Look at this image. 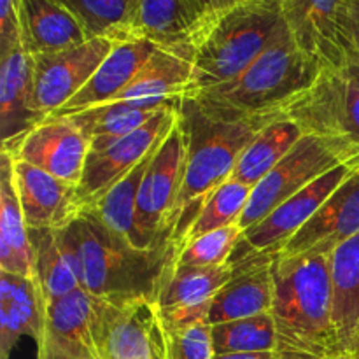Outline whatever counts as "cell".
<instances>
[{
  "mask_svg": "<svg viewBox=\"0 0 359 359\" xmlns=\"http://www.w3.org/2000/svg\"><path fill=\"white\" fill-rule=\"evenodd\" d=\"M13 160L25 161L79 186L90 142L67 116H48L16 139L2 144Z\"/></svg>",
  "mask_w": 359,
  "mask_h": 359,
  "instance_id": "obj_13",
  "label": "cell"
},
{
  "mask_svg": "<svg viewBox=\"0 0 359 359\" xmlns=\"http://www.w3.org/2000/svg\"><path fill=\"white\" fill-rule=\"evenodd\" d=\"M34 249V279L46 305L81 287L74 252L58 230H28Z\"/></svg>",
  "mask_w": 359,
  "mask_h": 359,
  "instance_id": "obj_27",
  "label": "cell"
},
{
  "mask_svg": "<svg viewBox=\"0 0 359 359\" xmlns=\"http://www.w3.org/2000/svg\"><path fill=\"white\" fill-rule=\"evenodd\" d=\"M277 118L316 137L351 170H359V81L346 67H321L314 83Z\"/></svg>",
  "mask_w": 359,
  "mask_h": 359,
  "instance_id": "obj_6",
  "label": "cell"
},
{
  "mask_svg": "<svg viewBox=\"0 0 359 359\" xmlns=\"http://www.w3.org/2000/svg\"><path fill=\"white\" fill-rule=\"evenodd\" d=\"M346 354L351 359H359V323H358L356 330H354L353 337H351L349 344H347Z\"/></svg>",
  "mask_w": 359,
  "mask_h": 359,
  "instance_id": "obj_41",
  "label": "cell"
},
{
  "mask_svg": "<svg viewBox=\"0 0 359 359\" xmlns=\"http://www.w3.org/2000/svg\"><path fill=\"white\" fill-rule=\"evenodd\" d=\"M330 279L333 294V323L342 349L359 323V233L330 252Z\"/></svg>",
  "mask_w": 359,
  "mask_h": 359,
  "instance_id": "obj_30",
  "label": "cell"
},
{
  "mask_svg": "<svg viewBox=\"0 0 359 359\" xmlns=\"http://www.w3.org/2000/svg\"><path fill=\"white\" fill-rule=\"evenodd\" d=\"M186 151L188 139L179 107L174 125L158 147L142 179L135 207L137 248L146 249L172 244L168 226L172 209L181 189Z\"/></svg>",
  "mask_w": 359,
  "mask_h": 359,
  "instance_id": "obj_7",
  "label": "cell"
},
{
  "mask_svg": "<svg viewBox=\"0 0 359 359\" xmlns=\"http://www.w3.org/2000/svg\"><path fill=\"white\" fill-rule=\"evenodd\" d=\"M179 107L181 102L158 112L146 125L119 139L107 149L88 154L83 177L77 186L81 212L98 202L165 139L177 118Z\"/></svg>",
  "mask_w": 359,
  "mask_h": 359,
  "instance_id": "obj_12",
  "label": "cell"
},
{
  "mask_svg": "<svg viewBox=\"0 0 359 359\" xmlns=\"http://www.w3.org/2000/svg\"><path fill=\"white\" fill-rule=\"evenodd\" d=\"M156 48L158 46L154 42L146 41V39H130V41L116 42L112 51L102 62L97 72L91 76L86 86L69 104L63 105L55 116H69L74 112L84 111V109L95 107V105L114 102L135 79L139 70L156 51Z\"/></svg>",
  "mask_w": 359,
  "mask_h": 359,
  "instance_id": "obj_22",
  "label": "cell"
},
{
  "mask_svg": "<svg viewBox=\"0 0 359 359\" xmlns=\"http://www.w3.org/2000/svg\"><path fill=\"white\" fill-rule=\"evenodd\" d=\"M214 359H277L276 353H248V354H216Z\"/></svg>",
  "mask_w": 359,
  "mask_h": 359,
  "instance_id": "obj_39",
  "label": "cell"
},
{
  "mask_svg": "<svg viewBox=\"0 0 359 359\" xmlns=\"http://www.w3.org/2000/svg\"><path fill=\"white\" fill-rule=\"evenodd\" d=\"M34 60L21 46L0 56V126L2 144L16 139L44 118L30 111Z\"/></svg>",
  "mask_w": 359,
  "mask_h": 359,
  "instance_id": "obj_26",
  "label": "cell"
},
{
  "mask_svg": "<svg viewBox=\"0 0 359 359\" xmlns=\"http://www.w3.org/2000/svg\"><path fill=\"white\" fill-rule=\"evenodd\" d=\"M76 13L90 37L133 39L135 0H63Z\"/></svg>",
  "mask_w": 359,
  "mask_h": 359,
  "instance_id": "obj_34",
  "label": "cell"
},
{
  "mask_svg": "<svg viewBox=\"0 0 359 359\" xmlns=\"http://www.w3.org/2000/svg\"><path fill=\"white\" fill-rule=\"evenodd\" d=\"M337 167H340V161L325 144L319 142L316 137L304 135L297 146L252 188L244 214L238 219V226L242 231L255 226L280 203Z\"/></svg>",
  "mask_w": 359,
  "mask_h": 359,
  "instance_id": "obj_10",
  "label": "cell"
},
{
  "mask_svg": "<svg viewBox=\"0 0 359 359\" xmlns=\"http://www.w3.org/2000/svg\"><path fill=\"white\" fill-rule=\"evenodd\" d=\"M44 318L46 300L35 279L0 272V359H11L21 337L39 347Z\"/></svg>",
  "mask_w": 359,
  "mask_h": 359,
  "instance_id": "obj_23",
  "label": "cell"
},
{
  "mask_svg": "<svg viewBox=\"0 0 359 359\" xmlns=\"http://www.w3.org/2000/svg\"><path fill=\"white\" fill-rule=\"evenodd\" d=\"M13 175L28 230H60L81 214L72 182L18 160H13Z\"/></svg>",
  "mask_w": 359,
  "mask_h": 359,
  "instance_id": "obj_16",
  "label": "cell"
},
{
  "mask_svg": "<svg viewBox=\"0 0 359 359\" xmlns=\"http://www.w3.org/2000/svg\"><path fill=\"white\" fill-rule=\"evenodd\" d=\"M242 2H248V0H212L209 6V9L205 11V14H212V13H219V11L228 9V7L238 6Z\"/></svg>",
  "mask_w": 359,
  "mask_h": 359,
  "instance_id": "obj_40",
  "label": "cell"
},
{
  "mask_svg": "<svg viewBox=\"0 0 359 359\" xmlns=\"http://www.w3.org/2000/svg\"><path fill=\"white\" fill-rule=\"evenodd\" d=\"M191 86L193 55L189 42L158 46L114 102H182Z\"/></svg>",
  "mask_w": 359,
  "mask_h": 359,
  "instance_id": "obj_21",
  "label": "cell"
},
{
  "mask_svg": "<svg viewBox=\"0 0 359 359\" xmlns=\"http://www.w3.org/2000/svg\"><path fill=\"white\" fill-rule=\"evenodd\" d=\"M351 0H280V11L298 48L321 67L349 62Z\"/></svg>",
  "mask_w": 359,
  "mask_h": 359,
  "instance_id": "obj_11",
  "label": "cell"
},
{
  "mask_svg": "<svg viewBox=\"0 0 359 359\" xmlns=\"http://www.w3.org/2000/svg\"><path fill=\"white\" fill-rule=\"evenodd\" d=\"M91 326L100 359H163V330L149 298L91 297Z\"/></svg>",
  "mask_w": 359,
  "mask_h": 359,
  "instance_id": "obj_8",
  "label": "cell"
},
{
  "mask_svg": "<svg viewBox=\"0 0 359 359\" xmlns=\"http://www.w3.org/2000/svg\"><path fill=\"white\" fill-rule=\"evenodd\" d=\"M304 137L300 126L286 118H276L256 132L238 156L231 177L255 188Z\"/></svg>",
  "mask_w": 359,
  "mask_h": 359,
  "instance_id": "obj_29",
  "label": "cell"
},
{
  "mask_svg": "<svg viewBox=\"0 0 359 359\" xmlns=\"http://www.w3.org/2000/svg\"><path fill=\"white\" fill-rule=\"evenodd\" d=\"M37 359H100L91 326V297L83 287L46 305Z\"/></svg>",
  "mask_w": 359,
  "mask_h": 359,
  "instance_id": "obj_18",
  "label": "cell"
},
{
  "mask_svg": "<svg viewBox=\"0 0 359 359\" xmlns=\"http://www.w3.org/2000/svg\"><path fill=\"white\" fill-rule=\"evenodd\" d=\"M286 30L280 0H248L203 14L189 35L193 86L188 97L241 76Z\"/></svg>",
  "mask_w": 359,
  "mask_h": 359,
  "instance_id": "obj_4",
  "label": "cell"
},
{
  "mask_svg": "<svg viewBox=\"0 0 359 359\" xmlns=\"http://www.w3.org/2000/svg\"><path fill=\"white\" fill-rule=\"evenodd\" d=\"M273 323L277 359L347 356L333 323L330 252L273 255Z\"/></svg>",
  "mask_w": 359,
  "mask_h": 359,
  "instance_id": "obj_1",
  "label": "cell"
},
{
  "mask_svg": "<svg viewBox=\"0 0 359 359\" xmlns=\"http://www.w3.org/2000/svg\"><path fill=\"white\" fill-rule=\"evenodd\" d=\"M346 69L349 70L351 74H353L354 77H356V79L359 81V62H349L346 65Z\"/></svg>",
  "mask_w": 359,
  "mask_h": 359,
  "instance_id": "obj_42",
  "label": "cell"
},
{
  "mask_svg": "<svg viewBox=\"0 0 359 359\" xmlns=\"http://www.w3.org/2000/svg\"><path fill=\"white\" fill-rule=\"evenodd\" d=\"M351 172L354 170L346 165L326 172L311 186L280 203L259 223L248 228L238 241L231 262L251 255H277L311 221L326 198L349 177Z\"/></svg>",
  "mask_w": 359,
  "mask_h": 359,
  "instance_id": "obj_14",
  "label": "cell"
},
{
  "mask_svg": "<svg viewBox=\"0 0 359 359\" xmlns=\"http://www.w3.org/2000/svg\"><path fill=\"white\" fill-rule=\"evenodd\" d=\"M358 233L359 170H354L277 255L297 256L312 251L332 252L337 245Z\"/></svg>",
  "mask_w": 359,
  "mask_h": 359,
  "instance_id": "obj_17",
  "label": "cell"
},
{
  "mask_svg": "<svg viewBox=\"0 0 359 359\" xmlns=\"http://www.w3.org/2000/svg\"><path fill=\"white\" fill-rule=\"evenodd\" d=\"M337 359H351L349 356H340V358H337Z\"/></svg>",
  "mask_w": 359,
  "mask_h": 359,
  "instance_id": "obj_44",
  "label": "cell"
},
{
  "mask_svg": "<svg viewBox=\"0 0 359 359\" xmlns=\"http://www.w3.org/2000/svg\"><path fill=\"white\" fill-rule=\"evenodd\" d=\"M233 265L189 266L172 259L156 293L158 318L163 332L207 321L209 309L221 287L230 280Z\"/></svg>",
  "mask_w": 359,
  "mask_h": 359,
  "instance_id": "obj_15",
  "label": "cell"
},
{
  "mask_svg": "<svg viewBox=\"0 0 359 359\" xmlns=\"http://www.w3.org/2000/svg\"><path fill=\"white\" fill-rule=\"evenodd\" d=\"M319 70L321 63L302 51L286 30L241 76L196 91L184 100H191L202 114L216 121L276 119L314 83Z\"/></svg>",
  "mask_w": 359,
  "mask_h": 359,
  "instance_id": "obj_2",
  "label": "cell"
},
{
  "mask_svg": "<svg viewBox=\"0 0 359 359\" xmlns=\"http://www.w3.org/2000/svg\"><path fill=\"white\" fill-rule=\"evenodd\" d=\"M251 191V186L242 184L233 179L223 182L219 188H216L207 196L205 202L198 207L193 219L188 223V226L172 242L174 248L177 249L184 242L209 233V231L219 230V228L230 226V224H238Z\"/></svg>",
  "mask_w": 359,
  "mask_h": 359,
  "instance_id": "obj_32",
  "label": "cell"
},
{
  "mask_svg": "<svg viewBox=\"0 0 359 359\" xmlns=\"http://www.w3.org/2000/svg\"><path fill=\"white\" fill-rule=\"evenodd\" d=\"M214 356L216 353L207 321L163 332V359H214Z\"/></svg>",
  "mask_w": 359,
  "mask_h": 359,
  "instance_id": "obj_36",
  "label": "cell"
},
{
  "mask_svg": "<svg viewBox=\"0 0 359 359\" xmlns=\"http://www.w3.org/2000/svg\"><path fill=\"white\" fill-rule=\"evenodd\" d=\"M200 18L195 0H135L133 39L156 46L186 44Z\"/></svg>",
  "mask_w": 359,
  "mask_h": 359,
  "instance_id": "obj_28",
  "label": "cell"
},
{
  "mask_svg": "<svg viewBox=\"0 0 359 359\" xmlns=\"http://www.w3.org/2000/svg\"><path fill=\"white\" fill-rule=\"evenodd\" d=\"M210 337L216 354L276 353L277 346L276 323L270 312L212 325Z\"/></svg>",
  "mask_w": 359,
  "mask_h": 359,
  "instance_id": "obj_33",
  "label": "cell"
},
{
  "mask_svg": "<svg viewBox=\"0 0 359 359\" xmlns=\"http://www.w3.org/2000/svg\"><path fill=\"white\" fill-rule=\"evenodd\" d=\"M188 151L181 189L170 216V242L188 226L207 196L231 177L238 156L259 128L272 119L224 123L207 118L191 100L181 102Z\"/></svg>",
  "mask_w": 359,
  "mask_h": 359,
  "instance_id": "obj_5",
  "label": "cell"
},
{
  "mask_svg": "<svg viewBox=\"0 0 359 359\" xmlns=\"http://www.w3.org/2000/svg\"><path fill=\"white\" fill-rule=\"evenodd\" d=\"M242 233L244 231L238 224H230V226L200 235L175 249L174 262L189 266L228 265L233 258Z\"/></svg>",
  "mask_w": 359,
  "mask_h": 359,
  "instance_id": "obj_35",
  "label": "cell"
},
{
  "mask_svg": "<svg viewBox=\"0 0 359 359\" xmlns=\"http://www.w3.org/2000/svg\"><path fill=\"white\" fill-rule=\"evenodd\" d=\"M21 46L20 0H0V56Z\"/></svg>",
  "mask_w": 359,
  "mask_h": 359,
  "instance_id": "obj_37",
  "label": "cell"
},
{
  "mask_svg": "<svg viewBox=\"0 0 359 359\" xmlns=\"http://www.w3.org/2000/svg\"><path fill=\"white\" fill-rule=\"evenodd\" d=\"M58 231L76 256L81 287L95 298L154 302L175 258L174 244L140 249L88 212H81Z\"/></svg>",
  "mask_w": 359,
  "mask_h": 359,
  "instance_id": "obj_3",
  "label": "cell"
},
{
  "mask_svg": "<svg viewBox=\"0 0 359 359\" xmlns=\"http://www.w3.org/2000/svg\"><path fill=\"white\" fill-rule=\"evenodd\" d=\"M233 273L212 300L210 326L269 314L273 302V255H251L231 262Z\"/></svg>",
  "mask_w": 359,
  "mask_h": 359,
  "instance_id": "obj_19",
  "label": "cell"
},
{
  "mask_svg": "<svg viewBox=\"0 0 359 359\" xmlns=\"http://www.w3.org/2000/svg\"><path fill=\"white\" fill-rule=\"evenodd\" d=\"M349 62H359V20L358 18L351 16V14H349Z\"/></svg>",
  "mask_w": 359,
  "mask_h": 359,
  "instance_id": "obj_38",
  "label": "cell"
},
{
  "mask_svg": "<svg viewBox=\"0 0 359 359\" xmlns=\"http://www.w3.org/2000/svg\"><path fill=\"white\" fill-rule=\"evenodd\" d=\"M0 272L34 279V249L13 175V158L0 161Z\"/></svg>",
  "mask_w": 359,
  "mask_h": 359,
  "instance_id": "obj_25",
  "label": "cell"
},
{
  "mask_svg": "<svg viewBox=\"0 0 359 359\" xmlns=\"http://www.w3.org/2000/svg\"><path fill=\"white\" fill-rule=\"evenodd\" d=\"M114 46V39L93 37L76 48L32 56L30 111L41 118L55 116L86 86Z\"/></svg>",
  "mask_w": 359,
  "mask_h": 359,
  "instance_id": "obj_9",
  "label": "cell"
},
{
  "mask_svg": "<svg viewBox=\"0 0 359 359\" xmlns=\"http://www.w3.org/2000/svg\"><path fill=\"white\" fill-rule=\"evenodd\" d=\"M195 2H196V6H198V9L202 11V16H203V14H205V11L209 9V6L212 0H195Z\"/></svg>",
  "mask_w": 359,
  "mask_h": 359,
  "instance_id": "obj_43",
  "label": "cell"
},
{
  "mask_svg": "<svg viewBox=\"0 0 359 359\" xmlns=\"http://www.w3.org/2000/svg\"><path fill=\"white\" fill-rule=\"evenodd\" d=\"M21 48L30 56L76 48L90 37L63 0H20Z\"/></svg>",
  "mask_w": 359,
  "mask_h": 359,
  "instance_id": "obj_20",
  "label": "cell"
},
{
  "mask_svg": "<svg viewBox=\"0 0 359 359\" xmlns=\"http://www.w3.org/2000/svg\"><path fill=\"white\" fill-rule=\"evenodd\" d=\"M174 104L179 102H111L74 112L67 118L90 142V153H100Z\"/></svg>",
  "mask_w": 359,
  "mask_h": 359,
  "instance_id": "obj_24",
  "label": "cell"
},
{
  "mask_svg": "<svg viewBox=\"0 0 359 359\" xmlns=\"http://www.w3.org/2000/svg\"><path fill=\"white\" fill-rule=\"evenodd\" d=\"M163 142V140H161ZM160 142V144H161ZM158 144L142 161H140L137 167H133L128 174L123 179H119L104 196H102L98 202H95L93 205L88 207L83 212L91 214V216L97 217L102 224L109 228L114 233L121 235L126 241L132 242L133 245H137L135 242V207H137V198H139L140 186H142V179L146 175L147 167H149L151 160L156 154ZM142 249V248H140Z\"/></svg>",
  "mask_w": 359,
  "mask_h": 359,
  "instance_id": "obj_31",
  "label": "cell"
}]
</instances>
